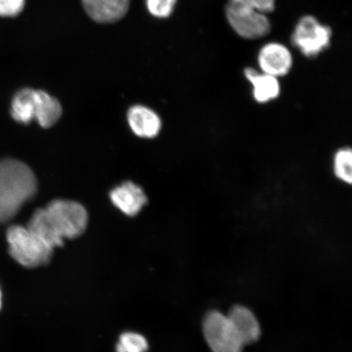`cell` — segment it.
<instances>
[{
	"label": "cell",
	"instance_id": "1",
	"mask_svg": "<svg viewBox=\"0 0 352 352\" xmlns=\"http://www.w3.org/2000/svg\"><path fill=\"white\" fill-rule=\"evenodd\" d=\"M37 190V179L28 165L13 158L0 160V223L14 218Z\"/></svg>",
	"mask_w": 352,
	"mask_h": 352
},
{
	"label": "cell",
	"instance_id": "2",
	"mask_svg": "<svg viewBox=\"0 0 352 352\" xmlns=\"http://www.w3.org/2000/svg\"><path fill=\"white\" fill-rule=\"evenodd\" d=\"M275 10V0H228V23L240 37L258 39L270 33L267 14Z\"/></svg>",
	"mask_w": 352,
	"mask_h": 352
},
{
	"label": "cell",
	"instance_id": "3",
	"mask_svg": "<svg viewBox=\"0 0 352 352\" xmlns=\"http://www.w3.org/2000/svg\"><path fill=\"white\" fill-rule=\"evenodd\" d=\"M7 241L12 258L21 266L35 268L51 261L54 248L35 236L28 227L8 228Z\"/></svg>",
	"mask_w": 352,
	"mask_h": 352
},
{
	"label": "cell",
	"instance_id": "4",
	"mask_svg": "<svg viewBox=\"0 0 352 352\" xmlns=\"http://www.w3.org/2000/svg\"><path fill=\"white\" fill-rule=\"evenodd\" d=\"M43 210L52 231L61 240L76 239L86 230L88 214L78 202L57 199Z\"/></svg>",
	"mask_w": 352,
	"mask_h": 352
},
{
	"label": "cell",
	"instance_id": "5",
	"mask_svg": "<svg viewBox=\"0 0 352 352\" xmlns=\"http://www.w3.org/2000/svg\"><path fill=\"white\" fill-rule=\"evenodd\" d=\"M202 333L212 352H243L244 345L227 314L218 310L206 312L202 320Z\"/></svg>",
	"mask_w": 352,
	"mask_h": 352
},
{
	"label": "cell",
	"instance_id": "6",
	"mask_svg": "<svg viewBox=\"0 0 352 352\" xmlns=\"http://www.w3.org/2000/svg\"><path fill=\"white\" fill-rule=\"evenodd\" d=\"M331 37L332 30L329 26L320 24L314 16L307 15L299 19L292 43L303 56L314 58L327 50Z\"/></svg>",
	"mask_w": 352,
	"mask_h": 352
},
{
	"label": "cell",
	"instance_id": "7",
	"mask_svg": "<svg viewBox=\"0 0 352 352\" xmlns=\"http://www.w3.org/2000/svg\"><path fill=\"white\" fill-rule=\"evenodd\" d=\"M258 65L261 72L276 78H283L292 72L293 56L289 48L283 44L267 43L258 52Z\"/></svg>",
	"mask_w": 352,
	"mask_h": 352
},
{
	"label": "cell",
	"instance_id": "8",
	"mask_svg": "<svg viewBox=\"0 0 352 352\" xmlns=\"http://www.w3.org/2000/svg\"><path fill=\"white\" fill-rule=\"evenodd\" d=\"M227 316L244 346L254 344L261 340V324L250 308L235 305L228 311Z\"/></svg>",
	"mask_w": 352,
	"mask_h": 352
},
{
	"label": "cell",
	"instance_id": "9",
	"mask_svg": "<svg viewBox=\"0 0 352 352\" xmlns=\"http://www.w3.org/2000/svg\"><path fill=\"white\" fill-rule=\"evenodd\" d=\"M81 3L88 16L96 23L113 24L129 12L131 0H81Z\"/></svg>",
	"mask_w": 352,
	"mask_h": 352
},
{
	"label": "cell",
	"instance_id": "10",
	"mask_svg": "<svg viewBox=\"0 0 352 352\" xmlns=\"http://www.w3.org/2000/svg\"><path fill=\"white\" fill-rule=\"evenodd\" d=\"M243 72L246 80L252 86L255 102L265 104L279 98L281 94L280 78L252 67L245 68Z\"/></svg>",
	"mask_w": 352,
	"mask_h": 352
},
{
	"label": "cell",
	"instance_id": "11",
	"mask_svg": "<svg viewBox=\"0 0 352 352\" xmlns=\"http://www.w3.org/2000/svg\"><path fill=\"white\" fill-rule=\"evenodd\" d=\"M110 199L118 209L129 217L138 214L148 202L142 188L131 182L113 188L110 192Z\"/></svg>",
	"mask_w": 352,
	"mask_h": 352
},
{
	"label": "cell",
	"instance_id": "12",
	"mask_svg": "<svg viewBox=\"0 0 352 352\" xmlns=\"http://www.w3.org/2000/svg\"><path fill=\"white\" fill-rule=\"evenodd\" d=\"M127 120L132 131L142 138H156L162 129L160 117L143 105L132 107L127 113Z\"/></svg>",
	"mask_w": 352,
	"mask_h": 352
},
{
	"label": "cell",
	"instance_id": "13",
	"mask_svg": "<svg viewBox=\"0 0 352 352\" xmlns=\"http://www.w3.org/2000/svg\"><path fill=\"white\" fill-rule=\"evenodd\" d=\"M63 114V107L58 100L46 91L35 90L34 120L43 129L56 124Z\"/></svg>",
	"mask_w": 352,
	"mask_h": 352
},
{
	"label": "cell",
	"instance_id": "14",
	"mask_svg": "<svg viewBox=\"0 0 352 352\" xmlns=\"http://www.w3.org/2000/svg\"><path fill=\"white\" fill-rule=\"evenodd\" d=\"M35 90L23 88L13 96L10 113L16 122L28 125L34 120Z\"/></svg>",
	"mask_w": 352,
	"mask_h": 352
},
{
	"label": "cell",
	"instance_id": "15",
	"mask_svg": "<svg viewBox=\"0 0 352 352\" xmlns=\"http://www.w3.org/2000/svg\"><path fill=\"white\" fill-rule=\"evenodd\" d=\"M26 227L35 236L51 245L52 248H59L64 245V241L60 239L52 231L45 214H44L43 208H39L34 211Z\"/></svg>",
	"mask_w": 352,
	"mask_h": 352
},
{
	"label": "cell",
	"instance_id": "16",
	"mask_svg": "<svg viewBox=\"0 0 352 352\" xmlns=\"http://www.w3.org/2000/svg\"><path fill=\"white\" fill-rule=\"evenodd\" d=\"M333 173L340 182L351 186L352 183V151L349 147H342L334 153Z\"/></svg>",
	"mask_w": 352,
	"mask_h": 352
},
{
	"label": "cell",
	"instance_id": "17",
	"mask_svg": "<svg viewBox=\"0 0 352 352\" xmlns=\"http://www.w3.org/2000/svg\"><path fill=\"white\" fill-rule=\"evenodd\" d=\"M148 344L145 338L138 333H123L116 346L117 352H146Z\"/></svg>",
	"mask_w": 352,
	"mask_h": 352
},
{
	"label": "cell",
	"instance_id": "18",
	"mask_svg": "<svg viewBox=\"0 0 352 352\" xmlns=\"http://www.w3.org/2000/svg\"><path fill=\"white\" fill-rule=\"evenodd\" d=\"M177 0H146L147 10L157 19H167L174 11Z\"/></svg>",
	"mask_w": 352,
	"mask_h": 352
},
{
	"label": "cell",
	"instance_id": "19",
	"mask_svg": "<svg viewBox=\"0 0 352 352\" xmlns=\"http://www.w3.org/2000/svg\"><path fill=\"white\" fill-rule=\"evenodd\" d=\"M25 0H0V17L12 19L24 10Z\"/></svg>",
	"mask_w": 352,
	"mask_h": 352
},
{
	"label": "cell",
	"instance_id": "20",
	"mask_svg": "<svg viewBox=\"0 0 352 352\" xmlns=\"http://www.w3.org/2000/svg\"><path fill=\"white\" fill-rule=\"evenodd\" d=\"M2 306V294L1 292H0V309H1Z\"/></svg>",
	"mask_w": 352,
	"mask_h": 352
}]
</instances>
